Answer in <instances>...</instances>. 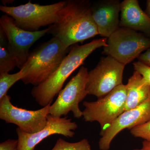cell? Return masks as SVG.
<instances>
[{
	"label": "cell",
	"mask_w": 150,
	"mask_h": 150,
	"mask_svg": "<svg viewBox=\"0 0 150 150\" xmlns=\"http://www.w3.org/2000/svg\"><path fill=\"white\" fill-rule=\"evenodd\" d=\"M88 75L87 68L81 67L77 74L59 92L55 102L51 104L50 115L62 117L72 112L75 118L79 119L82 117L83 111L80 110L79 103L88 95L86 90Z\"/></svg>",
	"instance_id": "52a82bcc"
},
{
	"label": "cell",
	"mask_w": 150,
	"mask_h": 150,
	"mask_svg": "<svg viewBox=\"0 0 150 150\" xmlns=\"http://www.w3.org/2000/svg\"><path fill=\"white\" fill-rule=\"evenodd\" d=\"M126 96V85L122 84L96 101H85L84 120L86 122L97 121L101 129H104L125 111Z\"/></svg>",
	"instance_id": "8992f818"
},
{
	"label": "cell",
	"mask_w": 150,
	"mask_h": 150,
	"mask_svg": "<svg viewBox=\"0 0 150 150\" xmlns=\"http://www.w3.org/2000/svg\"><path fill=\"white\" fill-rule=\"evenodd\" d=\"M0 28L5 33L9 47L16 60L17 67L20 70L27 61L30 47L49 31V27L34 32L25 30L18 27L13 19L6 14L0 18Z\"/></svg>",
	"instance_id": "30bf717a"
},
{
	"label": "cell",
	"mask_w": 150,
	"mask_h": 150,
	"mask_svg": "<svg viewBox=\"0 0 150 150\" xmlns=\"http://www.w3.org/2000/svg\"><path fill=\"white\" fill-rule=\"evenodd\" d=\"M132 150H142V149H134Z\"/></svg>",
	"instance_id": "d4e9b609"
},
{
	"label": "cell",
	"mask_w": 150,
	"mask_h": 150,
	"mask_svg": "<svg viewBox=\"0 0 150 150\" xmlns=\"http://www.w3.org/2000/svg\"><path fill=\"white\" fill-rule=\"evenodd\" d=\"M69 48L54 37L37 46L30 52L27 61L21 69L25 73L21 80L23 82L34 86L43 83L57 70L68 54Z\"/></svg>",
	"instance_id": "3957f363"
},
{
	"label": "cell",
	"mask_w": 150,
	"mask_h": 150,
	"mask_svg": "<svg viewBox=\"0 0 150 150\" xmlns=\"http://www.w3.org/2000/svg\"><path fill=\"white\" fill-rule=\"evenodd\" d=\"M17 64L9 47L5 33L0 28V74L12 71Z\"/></svg>",
	"instance_id": "2e32d148"
},
{
	"label": "cell",
	"mask_w": 150,
	"mask_h": 150,
	"mask_svg": "<svg viewBox=\"0 0 150 150\" xmlns=\"http://www.w3.org/2000/svg\"><path fill=\"white\" fill-rule=\"evenodd\" d=\"M107 40V38H103L84 45L72 46L57 70L43 83L33 88L31 95L36 102L42 107L52 104L70 75L83 64L95 50L106 46Z\"/></svg>",
	"instance_id": "7a4b0ae2"
},
{
	"label": "cell",
	"mask_w": 150,
	"mask_h": 150,
	"mask_svg": "<svg viewBox=\"0 0 150 150\" xmlns=\"http://www.w3.org/2000/svg\"><path fill=\"white\" fill-rule=\"evenodd\" d=\"M25 75L23 69L13 74L8 72L0 74V100L7 95V92L12 86L18 81L21 80Z\"/></svg>",
	"instance_id": "e0dca14e"
},
{
	"label": "cell",
	"mask_w": 150,
	"mask_h": 150,
	"mask_svg": "<svg viewBox=\"0 0 150 150\" xmlns=\"http://www.w3.org/2000/svg\"><path fill=\"white\" fill-rule=\"evenodd\" d=\"M150 47V38L127 28L120 27L107 38L103 54L125 65Z\"/></svg>",
	"instance_id": "5b68a950"
},
{
	"label": "cell",
	"mask_w": 150,
	"mask_h": 150,
	"mask_svg": "<svg viewBox=\"0 0 150 150\" xmlns=\"http://www.w3.org/2000/svg\"><path fill=\"white\" fill-rule=\"evenodd\" d=\"M120 27L140 31L150 38V19L137 0L121 2Z\"/></svg>",
	"instance_id": "5bb4252c"
},
{
	"label": "cell",
	"mask_w": 150,
	"mask_h": 150,
	"mask_svg": "<svg viewBox=\"0 0 150 150\" xmlns=\"http://www.w3.org/2000/svg\"><path fill=\"white\" fill-rule=\"evenodd\" d=\"M18 140L8 139L0 144V150H17Z\"/></svg>",
	"instance_id": "44dd1931"
},
{
	"label": "cell",
	"mask_w": 150,
	"mask_h": 150,
	"mask_svg": "<svg viewBox=\"0 0 150 150\" xmlns=\"http://www.w3.org/2000/svg\"><path fill=\"white\" fill-rule=\"evenodd\" d=\"M126 85L127 96L125 111L139 106L150 96V86L145 83L141 75L136 71L129 78Z\"/></svg>",
	"instance_id": "9a60e30c"
},
{
	"label": "cell",
	"mask_w": 150,
	"mask_h": 150,
	"mask_svg": "<svg viewBox=\"0 0 150 150\" xmlns=\"http://www.w3.org/2000/svg\"><path fill=\"white\" fill-rule=\"evenodd\" d=\"M91 7L88 0L67 1L58 20L49 27L48 33L68 48L98 35Z\"/></svg>",
	"instance_id": "6da1fadb"
},
{
	"label": "cell",
	"mask_w": 150,
	"mask_h": 150,
	"mask_svg": "<svg viewBox=\"0 0 150 150\" xmlns=\"http://www.w3.org/2000/svg\"><path fill=\"white\" fill-rule=\"evenodd\" d=\"M146 13L150 19V0L147 1Z\"/></svg>",
	"instance_id": "cb8c5ba5"
},
{
	"label": "cell",
	"mask_w": 150,
	"mask_h": 150,
	"mask_svg": "<svg viewBox=\"0 0 150 150\" xmlns=\"http://www.w3.org/2000/svg\"><path fill=\"white\" fill-rule=\"evenodd\" d=\"M11 99V97L6 95L0 100L1 119L16 125L28 134L36 133L46 127L51 104L39 110H28L15 106Z\"/></svg>",
	"instance_id": "9c48e42d"
},
{
	"label": "cell",
	"mask_w": 150,
	"mask_h": 150,
	"mask_svg": "<svg viewBox=\"0 0 150 150\" xmlns=\"http://www.w3.org/2000/svg\"><path fill=\"white\" fill-rule=\"evenodd\" d=\"M51 150H92L89 142L84 139L79 142L70 143L59 138Z\"/></svg>",
	"instance_id": "ac0fdd59"
},
{
	"label": "cell",
	"mask_w": 150,
	"mask_h": 150,
	"mask_svg": "<svg viewBox=\"0 0 150 150\" xmlns=\"http://www.w3.org/2000/svg\"><path fill=\"white\" fill-rule=\"evenodd\" d=\"M142 150H150V141L144 140L142 142Z\"/></svg>",
	"instance_id": "603a6c76"
},
{
	"label": "cell",
	"mask_w": 150,
	"mask_h": 150,
	"mask_svg": "<svg viewBox=\"0 0 150 150\" xmlns=\"http://www.w3.org/2000/svg\"><path fill=\"white\" fill-rule=\"evenodd\" d=\"M121 2L118 0H103L92 5V16L98 35L108 38L120 28Z\"/></svg>",
	"instance_id": "4fadbf2b"
},
{
	"label": "cell",
	"mask_w": 150,
	"mask_h": 150,
	"mask_svg": "<svg viewBox=\"0 0 150 150\" xmlns=\"http://www.w3.org/2000/svg\"><path fill=\"white\" fill-rule=\"evenodd\" d=\"M138 61L150 66V47L138 57Z\"/></svg>",
	"instance_id": "7402d4cb"
},
{
	"label": "cell",
	"mask_w": 150,
	"mask_h": 150,
	"mask_svg": "<svg viewBox=\"0 0 150 150\" xmlns=\"http://www.w3.org/2000/svg\"><path fill=\"white\" fill-rule=\"evenodd\" d=\"M77 128V124L67 116L58 117L49 114L46 127L38 132L28 134L18 128L16 129L17 150H34L36 146L44 139L54 134L72 138L75 135L74 131Z\"/></svg>",
	"instance_id": "7c38bea8"
},
{
	"label": "cell",
	"mask_w": 150,
	"mask_h": 150,
	"mask_svg": "<svg viewBox=\"0 0 150 150\" xmlns=\"http://www.w3.org/2000/svg\"><path fill=\"white\" fill-rule=\"evenodd\" d=\"M67 2L62 1L52 4L41 5L33 4L30 1L26 4L16 6L1 5L0 10L12 18L20 28L34 32L40 30L41 27L55 23Z\"/></svg>",
	"instance_id": "277c9868"
},
{
	"label": "cell",
	"mask_w": 150,
	"mask_h": 150,
	"mask_svg": "<svg viewBox=\"0 0 150 150\" xmlns=\"http://www.w3.org/2000/svg\"><path fill=\"white\" fill-rule=\"evenodd\" d=\"M125 65L111 56L102 57L96 67L88 72L86 90L99 98L123 83Z\"/></svg>",
	"instance_id": "ba28073f"
},
{
	"label": "cell",
	"mask_w": 150,
	"mask_h": 150,
	"mask_svg": "<svg viewBox=\"0 0 150 150\" xmlns=\"http://www.w3.org/2000/svg\"><path fill=\"white\" fill-rule=\"evenodd\" d=\"M134 69L142 76L145 83L150 86V66L138 61L134 63Z\"/></svg>",
	"instance_id": "ffe728a7"
},
{
	"label": "cell",
	"mask_w": 150,
	"mask_h": 150,
	"mask_svg": "<svg viewBox=\"0 0 150 150\" xmlns=\"http://www.w3.org/2000/svg\"><path fill=\"white\" fill-rule=\"evenodd\" d=\"M130 132L134 137L150 141V121L132 128L130 129Z\"/></svg>",
	"instance_id": "d6986e66"
},
{
	"label": "cell",
	"mask_w": 150,
	"mask_h": 150,
	"mask_svg": "<svg viewBox=\"0 0 150 150\" xmlns=\"http://www.w3.org/2000/svg\"><path fill=\"white\" fill-rule=\"evenodd\" d=\"M150 121V96L139 106L123 112L110 125L101 129L98 142L100 150H109L112 140L122 130H130Z\"/></svg>",
	"instance_id": "8fae6325"
}]
</instances>
